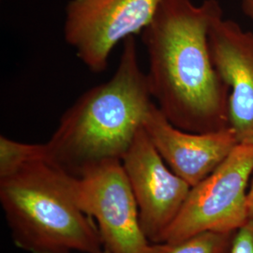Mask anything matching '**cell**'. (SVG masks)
Here are the masks:
<instances>
[{
  "label": "cell",
  "mask_w": 253,
  "mask_h": 253,
  "mask_svg": "<svg viewBox=\"0 0 253 253\" xmlns=\"http://www.w3.org/2000/svg\"><path fill=\"white\" fill-rule=\"evenodd\" d=\"M217 0H162L142 33L152 98L173 126L190 132L229 127V88L213 63L209 30Z\"/></svg>",
  "instance_id": "1"
},
{
  "label": "cell",
  "mask_w": 253,
  "mask_h": 253,
  "mask_svg": "<svg viewBox=\"0 0 253 253\" xmlns=\"http://www.w3.org/2000/svg\"><path fill=\"white\" fill-rule=\"evenodd\" d=\"M153 103L135 39L129 37L113 76L83 93L62 115L45 143L47 160L75 176L94 164L121 161Z\"/></svg>",
  "instance_id": "2"
},
{
  "label": "cell",
  "mask_w": 253,
  "mask_h": 253,
  "mask_svg": "<svg viewBox=\"0 0 253 253\" xmlns=\"http://www.w3.org/2000/svg\"><path fill=\"white\" fill-rule=\"evenodd\" d=\"M74 175L47 159L0 178V203L15 244L31 253H100L95 220L73 194Z\"/></svg>",
  "instance_id": "3"
},
{
  "label": "cell",
  "mask_w": 253,
  "mask_h": 253,
  "mask_svg": "<svg viewBox=\"0 0 253 253\" xmlns=\"http://www.w3.org/2000/svg\"><path fill=\"white\" fill-rule=\"evenodd\" d=\"M253 145H237L226 160L191 187L180 212L160 243H175L206 231L234 233L249 219L248 190Z\"/></svg>",
  "instance_id": "4"
},
{
  "label": "cell",
  "mask_w": 253,
  "mask_h": 253,
  "mask_svg": "<svg viewBox=\"0 0 253 253\" xmlns=\"http://www.w3.org/2000/svg\"><path fill=\"white\" fill-rule=\"evenodd\" d=\"M73 194L92 217L104 250L111 253H150L152 245L141 226L134 193L121 161L94 164L73 178Z\"/></svg>",
  "instance_id": "5"
},
{
  "label": "cell",
  "mask_w": 253,
  "mask_h": 253,
  "mask_svg": "<svg viewBox=\"0 0 253 253\" xmlns=\"http://www.w3.org/2000/svg\"><path fill=\"white\" fill-rule=\"evenodd\" d=\"M162 0H71L63 33L76 56L94 73L105 72L115 47L142 34Z\"/></svg>",
  "instance_id": "6"
},
{
  "label": "cell",
  "mask_w": 253,
  "mask_h": 253,
  "mask_svg": "<svg viewBox=\"0 0 253 253\" xmlns=\"http://www.w3.org/2000/svg\"><path fill=\"white\" fill-rule=\"evenodd\" d=\"M139 209L141 226L151 243L180 212L191 186L166 164L142 127L121 160Z\"/></svg>",
  "instance_id": "7"
},
{
  "label": "cell",
  "mask_w": 253,
  "mask_h": 253,
  "mask_svg": "<svg viewBox=\"0 0 253 253\" xmlns=\"http://www.w3.org/2000/svg\"><path fill=\"white\" fill-rule=\"evenodd\" d=\"M209 46L229 88V126L238 144L253 145V32L221 13L211 24Z\"/></svg>",
  "instance_id": "8"
},
{
  "label": "cell",
  "mask_w": 253,
  "mask_h": 253,
  "mask_svg": "<svg viewBox=\"0 0 253 253\" xmlns=\"http://www.w3.org/2000/svg\"><path fill=\"white\" fill-rule=\"evenodd\" d=\"M143 127L170 169L191 187L204 180L239 145L230 126L190 132L173 126L155 102Z\"/></svg>",
  "instance_id": "9"
},
{
  "label": "cell",
  "mask_w": 253,
  "mask_h": 253,
  "mask_svg": "<svg viewBox=\"0 0 253 253\" xmlns=\"http://www.w3.org/2000/svg\"><path fill=\"white\" fill-rule=\"evenodd\" d=\"M234 234L206 231L175 243H153L150 253H226Z\"/></svg>",
  "instance_id": "10"
},
{
  "label": "cell",
  "mask_w": 253,
  "mask_h": 253,
  "mask_svg": "<svg viewBox=\"0 0 253 253\" xmlns=\"http://www.w3.org/2000/svg\"><path fill=\"white\" fill-rule=\"evenodd\" d=\"M42 159H47L45 144H26L0 136V178Z\"/></svg>",
  "instance_id": "11"
},
{
  "label": "cell",
  "mask_w": 253,
  "mask_h": 253,
  "mask_svg": "<svg viewBox=\"0 0 253 253\" xmlns=\"http://www.w3.org/2000/svg\"><path fill=\"white\" fill-rule=\"evenodd\" d=\"M226 253H253V217L235 231Z\"/></svg>",
  "instance_id": "12"
},
{
  "label": "cell",
  "mask_w": 253,
  "mask_h": 253,
  "mask_svg": "<svg viewBox=\"0 0 253 253\" xmlns=\"http://www.w3.org/2000/svg\"><path fill=\"white\" fill-rule=\"evenodd\" d=\"M247 206H248V215L249 218L253 217V172L250 186H249V190H248V200H247Z\"/></svg>",
  "instance_id": "13"
},
{
  "label": "cell",
  "mask_w": 253,
  "mask_h": 253,
  "mask_svg": "<svg viewBox=\"0 0 253 253\" xmlns=\"http://www.w3.org/2000/svg\"><path fill=\"white\" fill-rule=\"evenodd\" d=\"M245 14L253 20V0H241Z\"/></svg>",
  "instance_id": "14"
},
{
  "label": "cell",
  "mask_w": 253,
  "mask_h": 253,
  "mask_svg": "<svg viewBox=\"0 0 253 253\" xmlns=\"http://www.w3.org/2000/svg\"><path fill=\"white\" fill-rule=\"evenodd\" d=\"M110 253V252H108V251H106V250H103V251H102V252H101V253Z\"/></svg>",
  "instance_id": "15"
}]
</instances>
